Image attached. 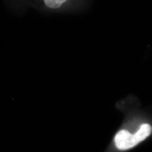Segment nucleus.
Returning <instances> with one entry per match:
<instances>
[{"label": "nucleus", "mask_w": 152, "mask_h": 152, "mask_svg": "<svg viewBox=\"0 0 152 152\" xmlns=\"http://www.w3.org/2000/svg\"><path fill=\"white\" fill-rule=\"evenodd\" d=\"M67 0H42L44 5L51 9L60 8Z\"/></svg>", "instance_id": "7ed1b4c3"}, {"label": "nucleus", "mask_w": 152, "mask_h": 152, "mask_svg": "<svg viewBox=\"0 0 152 152\" xmlns=\"http://www.w3.org/2000/svg\"><path fill=\"white\" fill-rule=\"evenodd\" d=\"M152 127L149 124L141 125L140 129L134 134L136 141L139 144L142 141L145 140L151 134Z\"/></svg>", "instance_id": "f03ea898"}, {"label": "nucleus", "mask_w": 152, "mask_h": 152, "mask_svg": "<svg viewBox=\"0 0 152 152\" xmlns=\"http://www.w3.org/2000/svg\"><path fill=\"white\" fill-rule=\"evenodd\" d=\"M114 144L117 149L126 151L138 145L134 134L123 130L119 131L114 137Z\"/></svg>", "instance_id": "f257e3e1"}]
</instances>
